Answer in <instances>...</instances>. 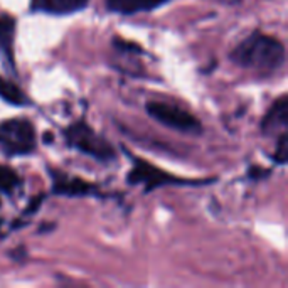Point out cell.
Masks as SVG:
<instances>
[{
  "label": "cell",
  "mask_w": 288,
  "mask_h": 288,
  "mask_svg": "<svg viewBox=\"0 0 288 288\" xmlns=\"http://www.w3.org/2000/svg\"><path fill=\"white\" fill-rule=\"evenodd\" d=\"M231 61L258 76H272L285 64V48L278 39L253 32L231 53Z\"/></svg>",
  "instance_id": "obj_1"
},
{
  "label": "cell",
  "mask_w": 288,
  "mask_h": 288,
  "mask_svg": "<svg viewBox=\"0 0 288 288\" xmlns=\"http://www.w3.org/2000/svg\"><path fill=\"white\" fill-rule=\"evenodd\" d=\"M66 142L69 147L76 148L84 155H90L100 162H112L115 160V148L107 138L98 135L88 125V121L78 120L69 125L64 132Z\"/></svg>",
  "instance_id": "obj_2"
},
{
  "label": "cell",
  "mask_w": 288,
  "mask_h": 288,
  "mask_svg": "<svg viewBox=\"0 0 288 288\" xmlns=\"http://www.w3.org/2000/svg\"><path fill=\"white\" fill-rule=\"evenodd\" d=\"M0 148L7 155H27L36 148V130L29 120L0 121Z\"/></svg>",
  "instance_id": "obj_3"
},
{
  "label": "cell",
  "mask_w": 288,
  "mask_h": 288,
  "mask_svg": "<svg viewBox=\"0 0 288 288\" xmlns=\"http://www.w3.org/2000/svg\"><path fill=\"white\" fill-rule=\"evenodd\" d=\"M147 113L150 118L159 121L160 125L169 126L172 130L182 133H199L202 130L201 121L197 120L192 113L187 110L177 107L173 103H165V101H148Z\"/></svg>",
  "instance_id": "obj_4"
},
{
  "label": "cell",
  "mask_w": 288,
  "mask_h": 288,
  "mask_svg": "<svg viewBox=\"0 0 288 288\" xmlns=\"http://www.w3.org/2000/svg\"><path fill=\"white\" fill-rule=\"evenodd\" d=\"M126 179H128L130 184H133V185L143 184L145 185V192H150V190L160 187V185L197 184V182H192V180L173 177L169 172H164V171H160L159 167H155V165L145 162L143 159H133V167H132V171L128 172Z\"/></svg>",
  "instance_id": "obj_5"
},
{
  "label": "cell",
  "mask_w": 288,
  "mask_h": 288,
  "mask_svg": "<svg viewBox=\"0 0 288 288\" xmlns=\"http://www.w3.org/2000/svg\"><path fill=\"white\" fill-rule=\"evenodd\" d=\"M15 17L5 10H0V58H2L5 69H8L10 73H15Z\"/></svg>",
  "instance_id": "obj_6"
},
{
  "label": "cell",
  "mask_w": 288,
  "mask_h": 288,
  "mask_svg": "<svg viewBox=\"0 0 288 288\" xmlns=\"http://www.w3.org/2000/svg\"><path fill=\"white\" fill-rule=\"evenodd\" d=\"M51 175H53V190L58 196H91L96 192L95 185L79 177L61 171H51Z\"/></svg>",
  "instance_id": "obj_7"
},
{
  "label": "cell",
  "mask_w": 288,
  "mask_h": 288,
  "mask_svg": "<svg viewBox=\"0 0 288 288\" xmlns=\"http://www.w3.org/2000/svg\"><path fill=\"white\" fill-rule=\"evenodd\" d=\"M288 126V98L287 95L275 100L260 123L261 132L265 135H273L275 132H285Z\"/></svg>",
  "instance_id": "obj_8"
},
{
  "label": "cell",
  "mask_w": 288,
  "mask_h": 288,
  "mask_svg": "<svg viewBox=\"0 0 288 288\" xmlns=\"http://www.w3.org/2000/svg\"><path fill=\"white\" fill-rule=\"evenodd\" d=\"M90 0H31V10L48 15H69L88 7Z\"/></svg>",
  "instance_id": "obj_9"
},
{
  "label": "cell",
  "mask_w": 288,
  "mask_h": 288,
  "mask_svg": "<svg viewBox=\"0 0 288 288\" xmlns=\"http://www.w3.org/2000/svg\"><path fill=\"white\" fill-rule=\"evenodd\" d=\"M172 0H107V8L120 15H133L140 12H148L169 3Z\"/></svg>",
  "instance_id": "obj_10"
},
{
  "label": "cell",
  "mask_w": 288,
  "mask_h": 288,
  "mask_svg": "<svg viewBox=\"0 0 288 288\" xmlns=\"http://www.w3.org/2000/svg\"><path fill=\"white\" fill-rule=\"evenodd\" d=\"M0 98L10 105H15V107L29 105V100H27V96H25V93L20 90L17 84L8 81L5 78H0Z\"/></svg>",
  "instance_id": "obj_11"
},
{
  "label": "cell",
  "mask_w": 288,
  "mask_h": 288,
  "mask_svg": "<svg viewBox=\"0 0 288 288\" xmlns=\"http://www.w3.org/2000/svg\"><path fill=\"white\" fill-rule=\"evenodd\" d=\"M19 184H20L19 175H17L10 167L0 165V192L12 194L17 187H19Z\"/></svg>",
  "instance_id": "obj_12"
},
{
  "label": "cell",
  "mask_w": 288,
  "mask_h": 288,
  "mask_svg": "<svg viewBox=\"0 0 288 288\" xmlns=\"http://www.w3.org/2000/svg\"><path fill=\"white\" fill-rule=\"evenodd\" d=\"M288 157V137L287 132H282L277 140V148H275V162L285 164Z\"/></svg>",
  "instance_id": "obj_13"
},
{
  "label": "cell",
  "mask_w": 288,
  "mask_h": 288,
  "mask_svg": "<svg viewBox=\"0 0 288 288\" xmlns=\"http://www.w3.org/2000/svg\"><path fill=\"white\" fill-rule=\"evenodd\" d=\"M42 201V196H39L37 199H34V206H39V202ZM34 211H37V207H34L32 209V204H29V209H27V213H34Z\"/></svg>",
  "instance_id": "obj_14"
}]
</instances>
